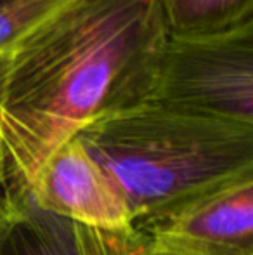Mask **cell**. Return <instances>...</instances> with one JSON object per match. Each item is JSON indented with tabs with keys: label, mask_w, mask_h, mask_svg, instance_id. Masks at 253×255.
Instances as JSON below:
<instances>
[{
	"label": "cell",
	"mask_w": 253,
	"mask_h": 255,
	"mask_svg": "<svg viewBox=\"0 0 253 255\" xmlns=\"http://www.w3.org/2000/svg\"><path fill=\"white\" fill-rule=\"evenodd\" d=\"M142 255H253V172L134 224Z\"/></svg>",
	"instance_id": "cell-4"
},
{
	"label": "cell",
	"mask_w": 253,
	"mask_h": 255,
	"mask_svg": "<svg viewBox=\"0 0 253 255\" xmlns=\"http://www.w3.org/2000/svg\"><path fill=\"white\" fill-rule=\"evenodd\" d=\"M5 57H0V82H2V75H3V68H5ZM10 210H12V203H10L9 193H7L5 182H3V175H2V168H0V226L3 224L7 217H9Z\"/></svg>",
	"instance_id": "cell-9"
},
{
	"label": "cell",
	"mask_w": 253,
	"mask_h": 255,
	"mask_svg": "<svg viewBox=\"0 0 253 255\" xmlns=\"http://www.w3.org/2000/svg\"><path fill=\"white\" fill-rule=\"evenodd\" d=\"M169 35L199 37L253 21V0H158Z\"/></svg>",
	"instance_id": "cell-7"
},
{
	"label": "cell",
	"mask_w": 253,
	"mask_h": 255,
	"mask_svg": "<svg viewBox=\"0 0 253 255\" xmlns=\"http://www.w3.org/2000/svg\"><path fill=\"white\" fill-rule=\"evenodd\" d=\"M0 255H142L132 233L106 231L40 210L30 198L0 226Z\"/></svg>",
	"instance_id": "cell-6"
},
{
	"label": "cell",
	"mask_w": 253,
	"mask_h": 255,
	"mask_svg": "<svg viewBox=\"0 0 253 255\" xmlns=\"http://www.w3.org/2000/svg\"><path fill=\"white\" fill-rule=\"evenodd\" d=\"M167 40L158 0H70L7 56L0 168L12 207L82 128L149 101Z\"/></svg>",
	"instance_id": "cell-1"
},
{
	"label": "cell",
	"mask_w": 253,
	"mask_h": 255,
	"mask_svg": "<svg viewBox=\"0 0 253 255\" xmlns=\"http://www.w3.org/2000/svg\"><path fill=\"white\" fill-rule=\"evenodd\" d=\"M148 103L253 125V21L212 35H169Z\"/></svg>",
	"instance_id": "cell-3"
},
{
	"label": "cell",
	"mask_w": 253,
	"mask_h": 255,
	"mask_svg": "<svg viewBox=\"0 0 253 255\" xmlns=\"http://www.w3.org/2000/svg\"><path fill=\"white\" fill-rule=\"evenodd\" d=\"M26 198L40 210L78 224L134 231V219L120 189L77 137L51 154Z\"/></svg>",
	"instance_id": "cell-5"
},
{
	"label": "cell",
	"mask_w": 253,
	"mask_h": 255,
	"mask_svg": "<svg viewBox=\"0 0 253 255\" xmlns=\"http://www.w3.org/2000/svg\"><path fill=\"white\" fill-rule=\"evenodd\" d=\"M75 137L120 189L134 224L253 172V125L146 103Z\"/></svg>",
	"instance_id": "cell-2"
},
{
	"label": "cell",
	"mask_w": 253,
	"mask_h": 255,
	"mask_svg": "<svg viewBox=\"0 0 253 255\" xmlns=\"http://www.w3.org/2000/svg\"><path fill=\"white\" fill-rule=\"evenodd\" d=\"M70 0H0V57L9 56L28 35Z\"/></svg>",
	"instance_id": "cell-8"
}]
</instances>
